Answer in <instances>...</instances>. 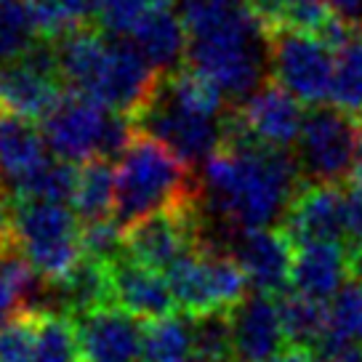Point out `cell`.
<instances>
[{"label": "cell", "mask_w": 362, "mask_h": 362, "mask_svg": "<svg viewBox=\"0 0 362 362\" xmlns=\"http://www.w3.org/2000/svg\"><path fill=\"white\" fill-rule=\"evenodd\" d=\"M301 165L288 149L256 141L226 144L203 163L197 179L200 214L232 235L274 226L301 192Z\"/></svg>", "instance_id": "1"}, {"label": "cell", "mask_w": 362, "mask_h": 362, "mask_svg": "<svg viewBox=\"0 0 362 362\" xmlns=\"http://www.w3.org/2000/svg\"><path fill=\"white\" fill-rule=\"evenodd\" d=\"M189 33V67L203 72L226 99H248L269 75V27L248 0H179Z\"/></svg>", "instance_id": "2"}, {"label": "cell", "mask_w": 362, "mask_h": 362, "mask_svg": "<svg viewBox=\"0 0 362 362\" xmlns=\"http://www.w3.org/2000/svg\"><path fill=\"white\" fill-rule=\"evenodd\" d=\"M115 179V218L123 229L158 211L189 203L200 192V184L189 173V163H184L163 141L144 134L136 136L120 155Z\"/></svg>", "instance_id": "3"}, {"label": "cell", "mask_w": 362, "mask_h": 362, "mask_svg": "<svg viewBox=\"0 0 362 362\" xmlns=\"http://www.w3.org/2000/svg\"><path fill=\"white\" fill-rule=\"evenodd\" d=\"M43 136L48 149L67 163L120 160L136 139V123L96 99L69 93L43 120Z\"/></svg>", "instance_id": "4"}, {"label": "cell", "mask_w": 362, "mask_h": 362, "mask_svg": "<svg viewBox=\"0 0 362 362\" xmlns=\"http://www.w3.org/2000/svg\"><path fill=\"white\" fill-rule=\"evenodd\" d=\"M67 203L19 200L13 235L45 283H62L83 259V229Z\"/></svg>", "instance_id": "5"}, {"label": "cell", "mask_w": 362, "mask_h": 362, "mask_svg": "<svg viewBox=\"0 0 362 362\" xmlns=\"http://www.w3.org/2000/svg\"><path fill=\"white\" fill-rule=\"evenodd\" d=\"M224 117L205 115L179 102L160 78L152 96L134 115L136 131L173 149L184 163H205L224 144Z\"/></svg>", "instance_id": "6"}, {"label": "cell", "mask_w": 362, "mask_h": 362, "mask_svg": "<svg viewBox=\"0 0 362 362\" xmlns=\"http://www.w3.org/2000/svg\"><path fill=\"white\" fill-rule=\"evenodd\" d=\"M269 75L301 104L330 102L336 78V45L304 30H274L269 37Z\"/></svg>", "instance_id": "7"}, {"label": "cell", "mask_w": 362, "mask_h": 362, "mask_svg": "<svg viewBox=\"0 0 362 362\" xmlns=\"http://www.w3.org/2000/svg\"><path fill=\"white\" fill-rule=\"evenodd\" d=\"M165 277L176 296V306L192 317L232 312L245 298L248 288V277L232 253L203 245L184 256Z\"/></svg>", "instance_id": "8"}, {"label": "cell", "mask_w": 362, "mask_h": 362, "mask_svg": "<svg viewBox=\"0 0 362 362\" xmlns=\"http://www.w3.org/2000/svg\"><path fill=\"white\" fill-rule=\"evenodd\" d=\"M360 147L357 117L339 107H315L306 112L301 136L296 141V160L312 184H339L354 173Z\"/></svg>", "instance_id": "9"}, {"label": "cell", "mask_w": 362, "mask_h": 362, "mask_svg": "<svg viewBox=\"0 0 362 362\" xmlns=\"http://www.w3.org/2000/svg\"><path fill=\"white\" fill-rule=\"evenodd\" d=\"M57 45L35 40L22 57L0 64V110L30 120H45L62 96Z\"/></svg>", "instance_id": "10"}, {"label": "cell", "mask_w": 362, "mask_h": 362, "mask_svg": "<svg viewBox=\"0 0 362 362\" xmlns=\"http://www.w3.org/2000/svg\"><path fill=\"white\" fill-rule=\"evenodd\" d=\"M80 362H144L141 320L120 306H102L75 317Z\"/></svg>", "instance_id": "11"}, {"label": "cell", "mask_w": 362, "mask_h": 362, "mask_svg": "<svg viewBox=\"0 0 362 362\" xmlns=\"http://www.w3.org/2000/svg\"><path fill=\"white\" fill-rule=\"evenodd\" d=\"M235 117L256 144L291 149L301 136L306 112L293 93H288L283 86L272 80L253 90L248 99H243V107L235 112Z\"/></svg>", "instance_id": "12"}, {"label": "cell", "mask_w": 362, "mask_h": 362, "mask_svg": "<svg viewBox=\"0 0 362 362\" xmlns=\"http://www.w3.org/2000/svg\"><path fill=\"white\" fill-rule=\"evenodd\" d=\"M229 253L235 256L240 269L245 272L248 285L256 288V293L274 296L283 293L291 285L296 243L288 238L285 229L264 226V229L238 232L232 238Z\"/></svg>", "instance_id": "13"}, {"label": "cell", "mask_w": 362, "mask_h": 362, "mask_svg": "<svg viewBox=\"0 0 362 362\" xmlns=\"http://www.w3.org/2000/svg\"><path fill=\"white\" fill-rule=\"evenodd\" d=\"M229 317L238 362H267L283 354L288 346L283 309L280 301H274V296H248L229 312Z\"/></svg>", "instance_id": "14"}, {"label": "cell", "mask_w": 362, "mask_h": 362, "mask_svg": "<svg viewBox=\"0 0 362 362\" xmlns=\"http://www.w3.org/2000/svg\"><path fill=\"white\" fill-rule=\"evenodd\" d=\"M283 229L296 245L341 243L346 238V192L336 184H312L301 189L285 214Z\"/></svg>", "instance_id": "15"}, {"label": "cell", "mask_w": 362, "mask_h": 362, "mask_svg": "<svg viewBox=\"0 0 362 362\" xmlns=\"http://www.w3.org/2000/svg\"><path fill=\"white\" fill-rule=\"evenodd\" d=\"M110 280H112L115 304L139 320L152 322L173 315L176 309V296L170 291L168 277L163 272L139 264L128 253L110 264Z\"/></svg>", "instance_id": "16"}, {"label": "cell", "mask_w": 362, "mask_h": 362, "mask_svg": "<svg viewBox=\"0 0 362 362\" xmlns=\"http://www.w3.org/2000/svg\"><path fill=\"white\" fill-rule=\"evenodd\" d=\"M351 274V256L341 243H304L296 245L291 291L328 304L346 285Z\"/></svg>", "instance_id": "17"}, {"label": "cell", "mask_w": 362, "mask_h": 362, "mask_svg": "<svg viewBox=\"0 0 362 362\" xmlns=\"http://www.w3.org/2000/svg\"><path fill=\"white\" fill-rule=\"evenodd\" d=\"M128 37L160 75L176 72L189 51V33L181 13L170 8L168 0H155Z\"/></svg>", "instance_id": "18"}, {"label": "cell", "mask_w": 362, "mask_h": 362, "mask_svg": "<svg viewBox=\"0 0 362 362\" xmlns=\"http://www.w3.org/2000/svg\"><path fill=\"white\" fill-rule=\"evenodd\" d=\"M51 160L48 141L30 117L0 112V181L8 192H16L24 181Z\"/></svg>", "instance_id": "19"}, {"label": "cell", "mask_w": 362, "mask_h": 362, "mask_svg": "<svg viewBox=\"0 0 362 362\" xmlns=\"http://www.w3.org/2000/svg\"><path fill=\"white\" fill-rule=\"evenodd\" d=\"M115 197H117V179H115L112 160H88L78 168L75 181V194H72V208L83 224L102 221L115 211Z\"/></svg>", "instance_id": "20"}, {"label": "cell", "mask_w": 362, "mask_h": 362, "mask_svg": "<svg viewBox=\"0 0 362 362\" xmlns=\"http://www.w3.org/2000/svg\"><path fill=\"white\" fill-rule=\"evenodd\" d=\"M33 315V362H80L75 320L59 312H30Z\"/></svg>", "instance_id": "21"}, {"label": "cell", "mask_w": 362, "mask_h": 362, "mask_svg": "<svg viewBox=\"0 0 362 362\" xmlns=\"http://www.w3.org/2000/svg\"><path fill=\"white\" fill-rule=\"evenodd\" d=\"M330 104L351 117H362V27H354L336 51Z\"/></svg>", "instance_id": "22"}, {"label": "cell", "mask_w": 362, "mask_h": 362, "mask_svg": "<svg viewBox=\"0 0 362 362\" xmlns=\"http://www.w3.org/2000/svg\"><path fill=\"white\" fill-rule=\"evenodd\" d=\"M33 16L35 33L43 37H62L86 27L90 16H99L104 0H24Z\"/></svg>", "instance_id": "23"}, {"label": "cell", "mask_w": 362, "mask_h": 362, "mask_svg": "<svg viewBox=\"0 0 362 362\" xmlns=\"http://www.w3.org/2000/svg\"><path fill=\"white\" fill-rule=\"evenodd\" d=\"M194 354V325L179 315L152 320L144 330V362H184Z\"/></svg>", "instance_id": "24"}, {"label": "cell", "mask_w": 362, "mask_h": 362, "mask_svg": "<svg viewBox=\"0 0 362 362\" xmlns=\"http://www.w3.org/2000/svg\"><path fill=\"white\" fill-rule=\"evenodd\" d=\"M280 309H283L288 344L296 349H312V346L317 349L328 330V304L291 291L280 301Z\"/></svg>", "instance_id": "25"}, {"label": "cell", "mask_w": 362, "mask_h": 362, "mask_svg": "<svg viewBox=\"0 0 362 362\" xmlns=\"http://www.w3.org/2000/svg\"><path fill=\"white\" fill-rule=\"evenodd\" d=\"M78 168L67 160H48L13 192V200H48V203H72Z\"/></svg>", "instance_id": "26"}, {"label": "cell", "mask_w": 362, "mask_h": 362, "mask_svg": "<svg viewBox=\"0 0 362 362\" xmlns=\"http://www.w3.org/2000/svg\"><path fill=\"white\" fill-rule=\"evenodd\" d=\"M194 357L203 362H238L229 312H208L192 317Z\"/></svg>", "instance_id": "27"}, {"label": "cell", "mask_w": 362, "mask_h": 362, "mask_svg": "<svg viewBox=\"0 0 362 362\" xmlns=\"http://www.w3.org/2000/svg\"><path fill=\"white\" fill-rule=\"evenodd\" d=\"M35 24L24 0H3L0 3V64L22 57L35 43Z\"/></svg>", "instance_id": "28"}, {"label": "cell", "mask_w": 362, "mask_h": 362, "mask_svg": "<svg viewBox=\"0 0 362 362\" xmlns=\"http://www.w3.org/2000/svg\"><path fill=\"white\" fill-rule=\"evenodd\" d=\"M325 336L362 341V283H357V280L346 283L328 301V330H325Z\"/></svg>", "instance_id": "29"}, {"label": "cell", "mask_w": 362, "mask_h": 362, "mask_svg": "<svg viewBox=\"0 0 362 362\" xmlns=\"http://www.w3.org/2000/svg\"><path fill=\"white\" fill-rule=\"evenodd\" d=\"M83 256L102 264H112L125 256V229L117 218H102L83 226Z\"/></svg>", "instance_id": "30"}, {"label": "cell", "mask_w": 362, "mask_h": 362, "mask_svg": "<svg viewBox=\"0 0 362 362\" xmlns=\"http://www.w3.org/2000/svg\"><path fill=\"white\" fill-rule=\"evenodd\" d=\"M33 315L22 312L0 328V362H33Z\"/></svg>", "instance_id": "31"}, {"label": "cell", "mask_w": 362, "mask_h": 362, "mask_svg": "<svg viewBox=\"0 0 362 362\" xmlns=\"http://www.w3.org/2000/svg\"><path fill=\"white\" fill-rule=\"evenodd\" d=\"M152 3L155 0H104L102 11H99L96 19H99V24H102V30L107 35L128 37Z\"/></svg>", "instance_id": "32"}, {"label": "cell", "mask_w": 362, "mask_h": 362, "mask_svg": "<svg viewBox=\"0 0 362 362\" xmlns=\"http://www.w3.org/2000/svg\"><path fill=\"white\" fill-rule=\"evenodd\" d=\"M248 3L253 6V11L261 16V22L269 27V33H274V30H283L288 19H291V13L304 0H248Z\"/></svg>", "instance_id": "33"}, {"label": "cell", "mask_w": 362, "mask_h": 362, "mask_svg": "<svg viewBox=\"0 0 362 362\" xmlns=\"http://www.w3.org/2000/svg\"><path fill=\"white\" fill-rule=\"evenodd\" d=\"M346 238L351 248L362 250V181H354L346 192Z\"/></svg>", "instance_id": "34"}, {"label": "cell", "mask_w": 362, "mask_h": 362, "mask_svg": "<svg viewBox=\"0 0 362 362\" xmlns=\"http://www.w3.org/2000/svg\"><path fill=\"white\" fill-rule=\"evenodd\" d=\"M22 312H24V304L22 298H19V293H16V288L0 274V328L6 322H11L13 317H19Z\"/></svg>", "instance_id": "35"}, {"label": "cell", "mask_w": 362, "mask_h": 362, "mask_svg": "<svg viewBox=\"0 0 362 362\" xmlns=\"http://www.w3.org/2000/svg\"><path fill=\"white\" fill-rule=\"evenodd\" d=\"M328 8L349 27H362V0H325Z\"/></svg>", "instance_id": "36"}, {"label": "cell", "mask_w": 362, "mask_h": 362, "mask_svg": "<svg viewBox=\"0 0 362 362\" xmlns=\"http://www.w3.org/2000/svg\"><path fill=\"white\" fill-rule=\"evenodd\" d=\"M267 362H315L312 360V354H309V349H285L283 354H277V357H272V360Z\"/></svg>", "instance_id": "37"}, {"label": "cell", "mask_w": 362, "mask_h": 362, "mask_svg": "<svg viewBox=\"0 0 362 362\" xmlns=\"http://www.w3.org/2000/svg\"><path fill=\"white\" fill-rule=\"evenodd\" d=\"M354 181H362V125H360V147H357V163H354Z\"/></svg>", "instance_id": "38"}, {"label": "cell", "mask_w": 362, "mask_h": 362, "mask_svg": "<svg viewBox=\"0 0 362 362\" xmlns=\"http://www.w3.org/2000/svg\"><path fill=\"white\" fill-rule=\"evenodd\" d=\"M184 362H203V360H197V357H194V354H192V357H187V360H184Z\"/></svg>", "instance_id": "39"}, {"label": "cell", "mask_w": 362, "mask_h": 362, "mask_svg": "<svg viewBox=\"0 0 362 362\" xmlns=\"http://www.w3.org/2000/svg\"><path fill=\"white\" fill-rule=\"evenodd\" d=\"M0 3H3V0H0Z\"/></svg>", "instance_id": "40"}]
</instances>
